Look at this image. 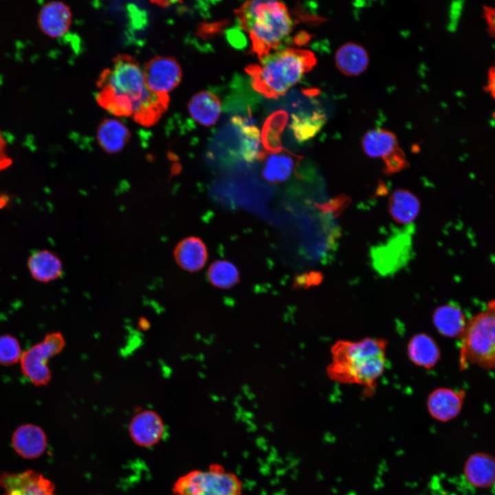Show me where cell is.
<instances>
[{
	"instance_id": "cell-24",
	"label": "cell",
	"mask_w": 495,
	"mask_h": 495,
	"mask_svg": "<svg viewBox=\"0 0 495 495\" xmlns=\"http://www.w3.org/2000/svg\"><path fill=\"white\" fill-rule=\"evenodd\" d=\"M408 355L415 364L432 368L440 359V349L436 342L425 333L414 336L408 344Z\"/></svg>"
},
{
	"instance_id": "cell-26",
	"label": "cell",
	"mask_w": 495,
	"mask_h": 495,
	"mask_svg": "<svg viewBox=\"0 0 495 495\" xmlns=\"http://www.w3.org/2000/svg\"><path fill=\"white\" fill-rule=\"evenodd\" d=\"M293 168L294 160L290 155L274 152L266 159L263 177L271 182H283L290 176Z\"/></svg>"
},
{
	"instance_id": "cell-18",
	"label": "cell",
	"mask_w": 495,
	"mask_h": 495,
	"mask_svg": "<svg viewBox=\"0 0 495 495\" xmlns=\"http://www.w3.org/2000/svg\"><path fill=\"white\" fill-rule=\"evenodd\" d=\"M101 148L109 154L121 151L131 138L130 131L121 121L106 118L99 124L96 133Z\"/></svg>"
},
{
	"instance_id": "cell-30",
	"label": "cell",
	"mask_w": 495,
	"mask_h": 495,
	"mask_svg": "<svg viewBox=\"0 0 495 495\" xmlns=\"http://www.w3.org/2000/svg\"><path fill=\"white\" fill-rule=\"evenodd\" d=\"M12 163V160L8 153L7 142L0 131V170L6 169Z\"/></svg>"
},
{
	"instance_id": "cell-19",
	"label": "cell",
	"mask_w": 495,
	"mask_h": 495,
	"mask_svg": "<svg viewBox=\"0 0 495 495\" xmlns=\"http://www.w3.org/2000/svg\"><path fill=\"white\" fill-rule=\"evenodd\" d=\"M188 109L194 121L200 125L210 126L218 121L221 104L215 94L208 91H201L191 98Z\"/></svg>"
},
{
	"instance_id": "cell-25",
	"label": "cell",
	"mask_w": 495,
	"mask_h": 495,
	"mask_svg": "<svg viewBox=\"0 0 495 495\" xmlns=\"http://www.w3.org/2000/svg\"><path fill=\"white\" fill-rule=\"evenodd\" d=\"M252 119L234 117L232 122L238 126L243 135L242 153L248 161L254 160L259 153L261 143L260 132Z\"/></svg>"
},
{
	"instance_id": "cell-28",
	"label": "cell",
	"mask_w": 495,
	"mask_h": 495,
	"mask_svg": "<svg viewBox=\"0 0 495 495\" xmlns=\"http://www.w3.org/2000/svg\"><path fill=\"white\" fill-rule=\"evenodd\" d=\"M23 352L18 340L13 336H0V364L11 366L20 362Z\"/></svg>"
},
{
	"instance_id": "cell-34",
	"label": "cell",
	"mask_w": 495,
	"mask_h": 495,
	"mask_svg": "<svg viewBox=\"0 0 495 495\" xmlns=\"http://www.w3.org/2000/svg\"><path fill=\"white\" fill-rule=\"evenodd\" d=\"M150 324L147 319L146 318H141L138 321V327L142 330H146L148 329Z\"/></svg>"
},
{
	"instance_id": "cell-5",
	"label": "cell",
	"mask_w": 495,
	"mask_h": 495,
	"mask_svg": "<svg viewBox=\"0 0 495 495\" xmlns=\"http://www.w3.org/2000/svg\"><path fill=\"white\" fill-rule=\"evenodd\" d=\"M460 369L476 365L485 370L495 371V300L487 302L485 308L470 318L459 338Z\"/></svg>"
},
{
	"instance_id": "cell-20",
	"label": "cell",
	"mask_w": 495,
	"mask_h": 495,
	"mask_svg": "<svg viewBox=\"0 0 495 495\" xmlns=\"http://www.w3.org/2000/svg\"><path fill=\"white\" fill-rule=\"evenodd\" d=\"M173 254L176 263L182 269L190 272L201 270L208 258L205 244L196 236L187 237L179 242Z\"/></svg>"
},
{
	"instance_id": "cell-4",
	"label": "cell",
	"mask_w": 495,
	"mask_h": 495,
	"mask_svg": "<svg viewBox=\"0 0 495 495\" xmlns=\"http://www.w3.org/2000/svg\"><path fill=\"white\" fill-rule=\"evenodd\" d=\"M236 14L241 26L249 34L253 50L259 58L278 49L293 28L286 6L277 1H246Z\"/></svg>"
},
{
	"instance_id": "cell-7",
	"label": "cell",
	"mask_w": 495,
	"mask_h": 495,
	"mask_svg": "<svg viewBox=\"0 0 495 495\" xmlns=\"http://www.w3.org/2000/svg\"><path fill=\"white\" fill-rule=\"evenodd\" d=\"M65 346V340L61 333L47 334L43 340L23 352L20 360L23 374L35 386L47 385L52 378L49 360L60 353Z\"/></svg>"
},
{
	"instance_id": "cell-16",
	"label": "cell",
	"mask_w": 495,
	"mask_h": 495,
	"mask_svg": "<svg viewBox=\"0 0 495 495\" xmlns=\"http://www.w3.org/2000/svg\"><path fill=\"white\" fill-rule=\"evenodd\" d=\"M12 443L20 456L33 459L39 456L45 451L47 439L45 432L38 426L25 424L14 432Z\"/></svg>"
},
{
	"instance_id": "cell-12",
	"label": "cell",
	"mask_w": 495,
	"mask_h": 495,
	"mask_svg": "<svg viewBox=\"0 0 495 495\" xmlns=\"http://www.w3.org/2000/svg\"><path fill=\"white\" fill-rule=\"evenodd\" d=\"M463 472L473 487L491 488L495 485V456L486 452H475L467 458Z\"/></svg>"
},
{
	"instance_id": "cell-17",
	"label": "cell",
	"mask_w": 495,
	"mask_h": 495,
	"mask_svg": "<svg viewBox=\"0 0 495 495\" xmlns=\"http://www.w3.org/2000/svg\"><path fill=\"white\" fill-rule=\"evenodd\" d=\"M335 63L336 67L342 74L347 76H357L367 69L369 56L363 46L349 42L337 50Z\"/></svg>"
},
{
	"instance_id": "cell-9",
	"label": "cell",
	"mask_w": 495,
	"mask_h": 495,
	"mask_svg": "<svg viewBox=\"0 0 495 495\" xmlns=\"http://www.w3.org/2000/svg\"><path fill=\"white\" fill-rule=\"evenodd\" d=\"M410 249L411 239L407 233L391 237L372 251L374 270L381 276L393 275L407 263Z\"/></svg>"
},
{
	"instance_id": "cell-3",
	"label": "cell",
	"mask_w": 495,
	"mask_h": 495,
	"mask_svg": "<svg viewBox=\"0 0 495 495\" xmlns=\"http://www.w3.org/2000/svg\"><path fill=\"white\" fill-rule=\"evenodd\" d=\"M259 58L260 63L248 67V72L253 88L269 98L285 94L316 63L312 52L294 48L276 50Z\"/></svg>"
},
{
	"instance_id": "cell-23",
	"label": "cell",
	"mask_w": 495,
	"mask_h": 495,
	"mask_svg": "<svg viewBox=\"0 0 495 495\" xmlns=\"http://www.w3.org/2000/svg\"><path fill=\"white\" fill-rule=\"evenodd\" d=\"M388 210L393 219L400 224H408L413 221L420 211V201L410 190L397 189L388 199Z\"/></svg>"
},
{
	"instance_id": "cell-11",
	"label": "cell",
	"mask_w": 495,
	"mask_h": 495,
	"mask_svg": "<svg viewBox=\"0 0 495 495\" xmlns=\"http://www.w3.org/2000/svg\"><path fill=\"white\" fill-rule=\"evenodd\" d=\"M466 393L463 389L439 388L428 396L427 408L436 420L446 422L456 417L463 408Z\"/></svg>"
},
{
	"instance_id": "cell-1",
	"label": "cell",
	"mask_w": 495,
	"mask_h": 495,
	"mask_svg": "<svg viewBox=\"0 0 495 495\" xmlns=\"http://www.w3.org/2000/svg\"><path fill=\"white\" fill-rule=\"evenodd\" d=\"M98 104L110 113L132 117L143 126L154 125L164 113L169 96L157 94L146 86L143 68L132 56L119 54L111 68L102 72L97 81Z\"/></svg>"
},
{
	"instance_id": "cell-8",
	"label": "cell",
	"mask_w": 495,
	"mask_h": 495,
	"mask_svg": "<svg viewBox=\"0 0 495 495\" xmlns=\"http://www.w3.org/2000/svg\"><path fill=\"white\" fill-rule=\"evenodd\" d=\"M146 86L157 94L168 95L180 83L182 69L175 58L171 56H156L151 58L143 67Z\"/></svg>"
},
{
	"instance_id": "cell-31",
	"label": "cell",
	"mask_w": 495,
	"mask_h": 495,
	"mask_svg": "<svg viewBox=\"0 0 495 495\" xmlns=\"http://www.w3.org/2000/svg\"><path fill=\"white\" fill-rule=\"evenodd\" d=\"M228 39L232 45L235 47H243L245 39L243 34L237 30H230Z\"/></svg>"
},
{
	"instance_id": "cell-27",
	"label": "cell",
	"mask_w": 495,
	"mask_h": 495,
	"mask_svg": "<svg viewBox=\"0 0 495 495\" xmlns=\"http://www.w3.org/2000/svg\"><path fill=\"white\" fill-rule=\"evenodd\" d=\"M209 280L214 286L228 288L234 285L239 278L236 267L227 261H216L208 271Z\"/></svg>"
},
{
	"instance_id": "cell-13",
	"label": "cell",
	"mask_w": 495,
	"mask_h": 495,
	"mask_svg": "<svg viewBox=\"0 0 495 495\" xmlns=\"http://www.w3.org/2000/svg\"><path fill=\"white\" fill-rule=\"evenodd\" d=\"M132 440L138 446L149 447L156 444L164 434V425L160 415L151 410L136 414L129 425Z\"/></svg>"
},
{
	"instance_id": "cell-2",
	"label": "cell",
	"mask_w": 495,
	"mask_h": 495,
	"mask_svg": "<svg viewBox=\"0 0 495 495\" xmlns=\"http://www.w3.org/2000/svg\"><path fill=\"white\" fill-rule=\"evenodd\" d=\"M386 348V342L379 338L338 341L331 348L328 374L336 382L356 384L373 390L385 368Z\"/></svg>"
},
{
	"instance_id": "cell-22",
	"label": "cell",
	"mask_w": 495,
	"mask_h": 495,
	"mask_svg": "<svg viewBox=\"0 0 495 495\" xmlns=\"http://www.w3.org/2000/svg\"><path fill=\"white\" fill-rule=\"evenodd\" d=\"M432 320L438 332L450 338H460L467 322L461 309L453 302L437 307L433 313Z\"/></svg>"
},
{
	"instance_id": "cell-33",
	"label": "cell",
	"mask_w": 495,
	"mask_h": 495,
	"mask_svg": "<svg viewBox=\"0 0 495 495\" xmlns=\"http://www.w3.org/2000/svg\"><path fill=\"white\" fill-rule=\"evenodd\" d=\"M485 16L490 30L495 34V10L489 8L485 11Z\"/></svg>"
},
{
	"instance_id": "cell-14",
	"label": "cell",
	"mask_w": 495,
	"mask_h": 495,
	"mask_svg": "<svg viewBox=\"0 0 495 495\" xmlns=\"http://www.w3.org/2000/svg\"><path fill=\"white\" fill-rule=\"evenodd\" d=\"M72 18L71 10L67 4L52 1L41 8L37 22L43 33L51 38H58L69 31Z\"/></svg>"
},
{
	"instance_id": "cell-29",
	"label": "cell",
	"mask_w": 495,
	"mask_h": 495,
	"mask_svg": "<svg viewBox=\"0 0 495 495\" xmlns=\"http://www.w3.org/2000/svg\"><path fill=\"white\" fill-rule=\"evenodd\" d=\"M384 162L385 166L384 170L386 174L399 172L408 166L407 160L401 148L384 160Z\"/></svg>"
},
{
	"instance_id": "cell-32",
	"label": "cell",
	"mask_w": 495,
	"mask_h": 495,
	"mask_svg": "<svg viewBox=\"0 0 495 495\" xmlns=\"http://www.w3.org/2000/svg\"><path fill=\"white\" fill-rule=\"evenodd\" d=\"M487 88L490 94L495 99V65L489 72Z\"/></svg>"
},
{
	"instance_id": "cell-10",
	"label": "cell",
	"mask_w": 495,
	"mask_h": 495,
	"mask_svg": "<svg viewBox=\"0 0 495 495\" xmlns=\"http://www.w3.org/2000/svg\"><path fill=\"white\" fill-rule=\"evenodd\" d=\"M0 487L3 495H56L54 484L34 470L3 473L0 476Z\"/></svg>"
},
{
	"instance_id": "cell-6",
	"label": "cell",
	"mask_w": 495,
	"mask_h": 495,
	"mask_svg": "<svg viewBox=\"0 0 495 495\" xmlns=\"http://www.w3.org/2000/svg\"><path fill=\"white\" fill-rule=\"evenodd\" d=\"M243 483L239 476L219 463L195 470L177 479L173 495H241Z\"/></svg>"
},
{
	"instance_id": "cell-21",
	"label": "cell",
	"mask_w": 495,
	"mask_h": 495,
	"mask_svg": "<svg viewBox=\"0 0 495 495\" xmlns=\"http://www.w3.org/2000/svg\"><path fill=\"white\" fill-rule=\"evenodd\" d=\"M362 147L369 157L383 161L400 149L396 135L384 129L368 131L362 138Z\"/></svg>"
},
{
	"instance_id": "cell-15",
	"label": "cell",
	"mask_w": 495,
	"mask_h": 495,
	"mask_svg": "<svg viewBox=\"0 0 495 495\" xmlns=\"http://www.w3.org/2000/svg\"><path fill=\"white\" fill-rule=\"evenodd\" d=\"M28 268L36 281L49 283L58 279L63 274V263L58 256L49 250L33 252L28 259Z\"/></svg>"
}]
</instances>
